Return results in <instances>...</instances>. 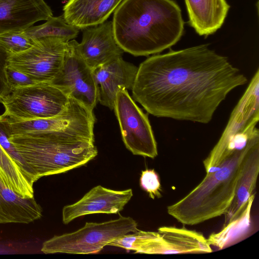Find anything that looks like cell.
I'll return each instance as SVG.
<instances>
[{
    "label": "cell",
    "mask_w": 259,
    "mask_h": 259,
    "mask_svg": "<svg viewBox=\"0 0 259 259\" xmlns=\"http://www.w3.org/2000/svg\"><path fill=\"white\" fill-rule=\"evenodd\" d=\"M247 82L227 57L203 44L148 58L132 91L153 116L208 123L228 94Z\"/></svg>",
    "instance_id": "cell-1"
},
{
    "label": "cell",
    "mask_w": 259,
    "mask_h": 259,
    "mask_svg": "<svg viewBox=\"0 0 259 259\" xmlns=\"http://www.w3.org/2000/svg\"><path fill=\"white\" fill-rule=\"evenodd\" d=\"M112 21L118 44L135 56L171 48L184 30L181 10L173 0H123Z\"/></svg>",
    "instance_id": "cell-2"
},
{
    "label": "cell",
    "mask_w": 259,
    "mask_h": 259,
    "mask_svg": "<svg viewBox=\"0 0 259 259\" xmlns=\"http://www.w3.org/2000/svg\"><path fill=\"white\" fill-rule=\"evenodd\" d=\"M95 122L14 135L9 139L38 180L80 167L96 157Z\"/></svg>",
    "instance_id": "cell-3"
},
{
    "label": "cell",
    "mask_w": 259,
    "mask_h": 259,
    "mask_svg": "<svg viewBox=\"0 0 259 259\" xmlns=\"http://www.w3.org/2000/svg\"><path fill=\"white\" fill-rule=\"evenodd\" d=\"M259 140L256 129L245 147L235 151L212 173L188 194L167 207L168 214L179 222L194 225L225 214L234 197L246 156L252 146Z\"/></svg>",
    "instance_id": "cell-4"
},
{
    "label": "cell",
    "mask_w": 259,
    "mask_h": 259,
    "mask_svg": "<svg viewBox=\"0 0 259 259\" xmlns=\"http://www.w3.org/2000/svg\"><path fill=\"white\" fill-rule=\"evenodd\" d=\"M137 223L130 217L102 223L87 222L74 232L55 235L45 241L41 251L45 254L96 253L121 236L138 230Z\"/></svg>",
    "instance_id": "cell-5"
},
{
    "label": "cell",
    "mask_w": 259,
    "mask_h": 259,
    "mask_svg": "<svg viewBox=\"0 0 259 259\" xmlns=\"http://www.w3.org/2000/svg\"><path fill=\"white\" fill-rule=\"evenodd\" d=\"M69 96L50 82H41L12 91L1 103L5 114L20 120L48 118L60 114Z\"/></svg>",
    "instance_id": "cell-6"
},
{
    "label": "cell",
    "mask_w": 259,
    "mask_h": 259,
    "mask_svg": "<svg viewBox=\"0 0 259 259\" xmlns=\"http://www.w3.org/2000/svg\"><path fill=\"white\" fill-rule=\"evenodd\" d=\"M126 148L134 155L154 158L157 143L148 116L137 105L126 89L121 88L114 109Z\"/></svg>",
    "instance_id": "cell-7"
},
{
    "label": "cell",
    "mask_w": 259,
    "mask_h": 259,
    "mask_svg": "<svg viewBox=\"0 0 259 259\" xmlns=\"http://www.w3.org/2000/svg\"><path fill=\"white\" fill-rule=\"evenodd\" d=\"M34 40L29 49L10 54L8 65L37 82H51L61 69L67 41L57 37H44Z\"/></svg>",
    "instance_id": "cell-8"
},
{
    "label": "cell",
    "mask_w": 259,
    "mask_h": 259,
    "mask_svg": "<svg viewBox=\"0 0 259 259\" xmlns=\"http://www.w3.org/2000/svg\"><path fill=\"white\" fill-rule=\"evenodd\" d=\"M75 40L66 44L61 70L50 82L91 110L98 102V87L90 68L81 57Z\"/></svg>",
    "instance_id": "cell-9"
},
{
    "label": "cell",
    "mask_w": 259,
    "mask_h": 259,
    "mask_svg": "<svg viewBox=\"0 0 259 259\" xmlns=\"http://www.w3.org/2000/svg\"><path fill=\"white\" fill-rule=\"evenodd\" d=\"M259 119V70L257 69L243 96L234 108L220 140L203 163L206 174L219 169L225 159L227 147L237 134L255 126Z\"/></svg>",
    "instance_id": "cell-10"
},
{
    "label": "cell",
    "mask_w": 259,
    "mask_h": 259,
    "mask_svg": "<svg viewBox=\"0 0 259 259\" xmlns=\"http://www.w3.org/2000/svg\"><path fill=\"white\" fill-rule=\"evenodd\" d=\"M93 110L69 97L65 109L59 115L48 118L20 120L4 113L0 115L4 121L9 137L25 133L42 132L62 129L71 125L96 121Z\"/></svg>",
    "instance_id": "cell-11"
},
{
    "label": "cell",
    "mask_w": 259,
    "mask_h": 259,
    "mask_svg": "<svg viewBox=\"0 0 259 259\" xmlns=\"http://www.w3.org/2000/svg\"><path fill=\"white\" fill-rule=\"evenodd\" d=\"M133 195L132 189L114 190L97 186L78 201L63 208L62 222L66 225L85 215L118 213L123 210Z\"/></svg>",
    "instance_id": "cell-12"
},
{
    "label": "cell",
    "mask_w": 259,
    "mask_h": 259,
    "mask_svg": "<svg viewBox=\"0 0 259 259\" xmlns=\"http://www.w3.org/2000/svg\"><path fill=\"white\" fill-rule=\"evenodd\" d=\"M158 232L160 236L148 242L137 253L167 254L212 251L207 239L195 231L164 226L159 228Z\"/></svg>",
    "instance_id": "cell-13"
},
{
    "label": "cell",
    "mask_w": 259,
    "mask_h": 259,
    "mask_svg": "<svg viewBox=\"0 0 259 259\" xmlns=\"http://www.w3.org/2000/svg\"><path fill=\"white\" fill-rule=\"evenodd\" d=\"M78 48L81 57L93 70L121 56L124 52L116 40L111 21L83 29Z\"/></svg>",
    "instance_id": "cell-14"
},
{
    "label": "cell",
    "mask_w": 259,
    "mask_h": 259,
    "mask_svg": "<svg viewBox=\"0 0 259 259\" xmlns=\"http://www.w3.org/2000/svg\"><path fill=\"white\" fill-rule=\"evenodd\" d=\"M138 67L117 57L93 70L98 87V102L113 110L115 97L121 88L132 89Z\"/></svg>",
    "instance_id": "cell-15"
},
{
    "label": "cell",
    "mask_w": 259,
    "mask_h": 259,
    "mask_svg": "<svg viewBox=\"0 0 259 259\" xmlns=\"http://www.w3.org/2000/svg\"><path fill=\"white\" fill-rule=\"evenodd\" d=\"M52 16L44 0H0V34L24 30Z\"/></svg>",
    "instance_id": "cell-16"
},
{
    "label": "cell",
    "mask_w": 259,
    "mask_h": 259,
    "mask_svg": "<svg viewBox=\"0 0 259 259\" xmlns=\"http://www.w3.org/2000/svg\"><path fill=\"white\" fill-rule=\"evenodd\" d=\"M123 0H68L63 7L65 21L79 29L106 21Z\"/></svg>",
    "instance_id": "cell-17"
},
{
    "label": "cell",
    "mask_w": 259,
    "mask_h": 259,
    "mask_svg": "<svg viewBox=\"0 0 259 259\" xmlns=\"http://www.w3.org/2000/svg\"><path fill=\"white\" fill-rule=\"evenodd\" d=\"M190 25L200 36L215 33L223 25L230 6L226 0H185Z\"/></svg>",
    "instance_id": "cell-18"
},
{
    "label": "cell",
    "mask_w": 259,
    "mask_h": 259,
    "mask_svg": "<svg viewBox=\"0 0 259 259\" xmlns=\"http://www.w3.org/2000/svg\"><path fill=\"white\" fill-rule=\"evenodd\" d=\"M42 211L34 198L22 197L0 178V224H29L41 218Z\"/></svg>",
    "instance_id": "cell-19"
},
{
    "label": "cell",
    "mask_w": 259,
    "mask_h": 259,
    "mask_svg": "<svg viewBox=\"0 0 259 259\" xmlns=\"http://www.w3.org/2000/svg\"><path fill=\"white\" fill-rule=\"evenodd\" d=\"M259 172V140L249 149L244 161L233 200L225 215L223 226L236 218L254 194Z\"/></svg>",
    "instance_id": "cell-20"
},
{
    "label": "cell",
    "mask_w": 259,
    "mask_h": 259,
    "mask_svg": "<svg viewBox=\"0 0 259 259\" xmlns=\"http://www.w3.org/2000/svg\"><path fill=\"white\" fill-rule=\"evenodd\" d=\"M254 197V193L236 218L223 226L220 232L209 235L207 241L210 246L222 249L242 241L251 235L253 231L251 211Z\"/></svg>",
    "instance_id": "cell-21"
},
{
    "label": "cell",
    "mask_w": 259,
    "mask_h": 259,
    "mask_svg": "<svg viewBox=\"0 0 259 259\" xmlns=\"http://www.w3.org/2000/svg\"><path fill=\"white\" fill-rule=\"evenodd\" d=\"M0 178L23 197L34 198L33 183L0 145Z\"/></svg>",
    "instance_id": "cell-22"
},
{
    "label": "cell",
    "mask_w": 259,
    "mask_h": 259,
    "mask_svg": "<svg viewBox=\"0 0 259 259\" xmlns=\"http://www.w3.org/2000/svg\"><path fill=\"white\" fill-rule=\"evenodd\" d=\"M45 23L31 26L25 30L26 34L35 40L44 37H57L66 41L77 37L79 29L67 23L63 16L49 17Z\"/></svg>",
    "instance_id": "cell-23"
},
{
    "label": "cell",
    "mask_w": 259,
    "mask_h": 259,
    "mask_svg": "<svg viewBox=\"0 0 259 259\" xmlns=\"http://www.w3.org/2000/svg\"><path fill=\"white\" fill-rule=\"evenodd\" d=\"M160 236L158 232L139 230L127 233L111 242L108 245L120 247L137 253L139 250L150 240Z\"/></svg>",
    "instance_id": "cell-24"
},
{
    "label": "cell",
    "mask_w": 259,
    "mask_h": 259,
    "mask_svg": "<svg viewBox=\"0 0 259 259\" xmlns=\"http://www.w3.org/2000/svg\"><path fill=\"white\" fill-rule=\"evenodd\" d=\"M34 40L30 39L23 31H13L0 34V46L10 54L22 52L34 44Z\"/></svg>",
    "instance_id": "cell-25"
},
{
    "label": "cell",
    "mask_w": 259,
    "mask_h": 259,
    "mask_svg": "<svg viewBox=\"0 0 259 259\" xmlns=\"http://www.w3.org/2000/svg\"><path fill=\"white\" fill-rule=\"evenodd\" d=\"M9 136L5 123L0 116V145L20 167L27 178L34 183L37 181L35 175L22 157L18 154L15 147L9 141Z\"/></svg>",
    "instance_id": "cell-26"
},
{
    "label": "cell",
    "mask_w": 259,
    "mask_h": 259,
    "mask_svg": "<svg viewBox=\"0 0 259 259\" xmlns=\"http://www.w3.org/2000/svg\"><path fill=\"white\" fill-rule=\"evenodd\" d=\"M142 188L147 192L149 196L154 199L162 197V188L159 176L154 169L142 170L140 179Z\"/></svg>",
    "instance_id": "cell-27"
},
{
    "label": "cell",
    "mask_w": 259,
    "mask_h": 259,
    "mask_svg": "<svg viewBox=\"0 0 259 259\" xmlns=\"http://www.w3.org/2000/svg\"><path fill=\"white\" fill-rule=\"evenodd\" d=\"M8 85L12 91L34 85L37 83L25 73L7 65L6 69Z\"/></svg>",
    "instance_id": "cell-28"
},
{
    "label": "cell",
    "mask_w": 259,
    "mask_h": 259,
    "mask_svg": "<svg viewBox=\"0 0 259 259\" xmlns=\"http://www.w3.org/2000/svg\"><path fill=\"white\" fill-rule=\"evenodd\" d=\"M10 54L0 46V102L11 92L8 85L6 73Z\"/></svg>",
    "instance_id": "cell-29"
}]
</instances>
